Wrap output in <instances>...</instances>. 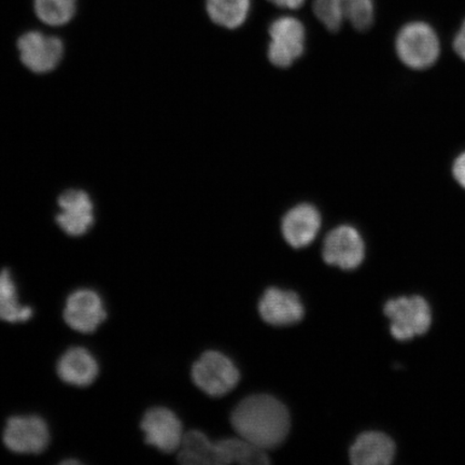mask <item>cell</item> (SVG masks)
<instances>
[{"label": "cell", "instance_id": "1", "mask_svg": "<svg viewBox=\"0 0 465 465\" xmlns=\"http://www.w3.org/2000/svg\"><path fill=\"white\" fill-rule=\"evenodd\" d=\"M231 423L238 436L267 450L283 443L291 421L286 405L272 395L258 394L242 400L236 406Z\"/></svg>", "mask_w": 465, "mask_h": 465}, {"label": "cell", "instance_id": "2", "mask_svg": "<svg viewBox=\"0 0 465 465\" xmlns=\"http://www.w3.org/2000/svg\"><path fill=\"white\" fill-rule=\"evenodd\" d=\"M395 46L400 60L417 71L434 65L440 52L438 35L423 22H412L401 29Z\"/></svg>", "mask_w": 465, "mask_h": 465}, {"label": "cell", "instance_id": "20", "mask_svg": "<svg viewBox=\"0 0 465 465\" xmlns=\"http://www.w3.org/2000/svg\"><path fill=\"white\" fill-rule=\"evenodd\" d=\"M78 0H34L35 14L50 26L68 25L77 13Z\"/></svg>", "mask_w": 465, "mask_h": 465}, {"label": "cell", "instance_id": "19", "mask_svg": "<svg viewBox=\"0 0 465 465\" xmlns=\"http://www.w3.org/2000/svg\"><path fill=\"white\" fill-rule=\"evenodd\" d=\"M225 465L238 463L243 465L269 464L266 450L260 449L245 439H225L218 441Z\"/></svg>", "mask_w": 465, "mask_h": 465}, {"label": "cell", "instance_id": "9", "mask_svg": "<svg viewBox=\"0 0 465 465\" xmlns=\"http://www.w3.org/2000/svg\"><path fill=\"white\" fill-rule=\"evenodd\" d=\"M145 443L162 452L178 451L183 440V423L176 414L166 407H153L145 411L141 422Z\"/></svg>", "mask_w": 465, "mask_h": 465}, {"label": "cell", "instance_id": "23", "mask_svg": "<svg viewBox=\"0 0 465 465\" xmlns=\"http://www.w3.org/2000/svg\"><path fill=\"white\" fill-rule=\"evenodd\" d=\"M453 177L465 189V153L458 156L452 166Z\"/></svg>", "mask_w": 465, "mask_h": 465}, {"label": "cell", "instance_id": "24", "mask_svg": "<svg viewBox=\"0 0 465 465\" xmlns=\"http://www.w3.org/2000/svg\"><path fill=\"white\" fill-rule=\"evenodd\" d=\"M453 49H455L456 54L465 62V21L460 29H459L455 40H453Z\"/></svg>", "mask_w": 465, "mask_h": 465}, {"label": "cell", "instance_id": "26", "mask_svg": "<svg viewBox=\"0 0 465 465\" xmlns=\"http://www.w3.org/2000/svg\"><path fill=\"white\" fill-rule=\"evenodd\" d=\"M62 463L63 464H79L80 461L79 460H66V461H64Z\"/></svg>", "mask_w": 465, "mask_h": 465}, {"label": "cell", "instance_id": "8", "mask_svg": "<svg viewBox=\"0 0 465 465\" xmlns=\"http://www.w3.org/2000/svg\"><path fill=\"white\" fill-rule=\"evenodd\" d=\"M63 316L75 332L91 334L106 320L107 312L102 296L94 290L79 289L68 296Z\"/></svg>", "mask_w": 465, "mask_h": 465}, {"label": "cell", "instance_id": "10", "mask_svg": "<svg viewBox=\"0 0 465 465\" xmlns=\"http://www.w3.org/2000/svg\"><path fill=\"white\" fill-rule=\"evenodd\" d=\"M365 247L360 232L351 225H341L325 237L322 257L325 263L351 271L361 265Z\"/></svg>", "mask_w": 465, "mask_h": 465}, {"label": "cell", "instance_id": "16", "mask_svg": "<svg viewBox=\"0 0 465 465\" xmlns=\"http://www.w3.org/2000/svg\"><path fill=\"white\" fill-rule=\"evenodd\" d=\"M178 461L184 465H225L218 441H212L197 430L184 433Z\"/></svg>", "mask_w": 465, "mask_h": 465}, {"label": "cell", "instance_id": "17", "mask_svg": "<svg viewBox=\"0 0 465 465\" xmlns=\"http://www.w3.org/2000/svg\"><path fill=\"white\" fill-rule=\"evenodd\" d=\"M33 315L31 307L20 303L10 271L0 272V320L8 323H22L28 322Z\"/></svg>", "mask_w": 465, "mask_h": 465}, {"label": "cell", "instance_id": "13", "mask_svg": "<svg viewBox=\"0 0 465 465\" xmlns=\"http://www.w3.org/2000/svg\"><path fill=\"white\" fill-rule=\"evenodd\" d=\"M322 228V216L311 203H300L284 214L282 232L284 240L295 249L305 248L316 240Z\"/></svg>", "mask_w": 465, "mask_h": 465}, {"label": "cell", "instance_id": "14", "mask_svg": "<svg viewBox=\"0 0 465 465\" xmlns=\"http://www.w3.org/2000/svg\"><path fill=\"white\" fill-rule=\"evenodd\" d=\"M58 377L68 385L87 387L96 381L100 366L84 347H73L63 354L56 365Z\"/></svg>", "mask_w": 465, "mask_h": 465}, {"label": "cell", "instance_id": "12", "mask_svg": "<svg viewBox=\"0 0 465 465\" xmlns=\"http://www.w3.org/2000/svg\"><path fill=\"white\" fill-rule=\"evenodd\" d=\"M259 312L266 323L286 327L303 319L304 306L299 295L292 291L270 288L260 300Z\"/></svg>", "mask_w": 465, "mask_h": 465}, {"label": "cell", "instance_id": "15", "mask_svg": "<svg viewBox=\"0 0 465 465\" xmlns=\"http://www.w3.org/2000/svg\"><path fill=\"white\" fill-rule=\"evenodd\" d=\"M394 456L393 440L385 433L375 431L360 434L349 451L354 465H388Z\"/></svg>", "mask_w": 465, "mask_h": 465}, {"label": "cell", "instance_id": "21", "mask_svg": "<svg viewBox=\"0 0 465 465\" xmlns=\"http://www.w3.org/2000/svg\"><path fill=\"white\" fill-rule=\"evenodd\" d=\"M345 19L360 32L369 29L374 21L373 0H342Z\"/></svg>", "mask_w": 465, "mask_h": 465}, {"label": "cell", "instance_id": "3", "mask_svg": "<svg viewBox=\"0 0 465 465\" xmlns=\"http://www.w3.org/2000/svg\"><path fill=\"white\" fill-rule=\"evenodd\" d=\"M192 381L209 397L219 398L228 394L240 381V371L223 353L209 351L192 366Z\"/></svg>", "mask_w": 465, "mask_h": 465}, {"label": "cell", "instance_id": "7", "mask_svg": "<svg viewBox=\"0 0 465 465\" xmlns=\"http://www.w3.org/2000/svg\"><path fill=\"white\" fill-rule=\"evenodd\" d=\"M17 49L22 63L35 74L54 71L64 55V45L60 38L37 31L23 34L17 42Z\"/></svg>", "mask_w": 465, "mask_h": 465}, {"label": "cell", "instance_id": "5", "mask_svg": "<svg viewBox=\"0 0 465 465\" xmlns=\"http://www.w3.org/2000/svg\"><path fill=\"white\" fill-rule=\"evenodd\" d=\"M50 440L48 423L36 415L11 417L4 429L5 446L20 455H39L48 449Z\"/></svg>", "mask_w": 465, "mask_h": 465}, {"label": "cell", "instance_id": "11", "mask_svg": "<svg viewBox=\"0 0 465 465\" xmlns=\"http://www.w3.org/2000/svg\"><path fill=\"white\" fill-rule=\"evenodd\" d=\"M60 213L56 223L64 232L72 237L86 234L94 224V203L84 190L72 189L64 192L57 200Z\"/></svg>", "mask_w": 465, "mask_h": 465}, {"label": "cell", "instance_id": "25", "mask_svg": "<svg viewBox=\"0 0 465 465\" xmlns=\"http://www.w3.org/2000/svg\"><path fill=\"white\" fill-rule=\"evenodd\" d=\"M270 2L281 8L299 9L303 5L305 0H270Z\"/></svg>", "mask_w": 465, "mask_h": 465}, {"label": "cell", "instance_id": "22", "mask_svg": "<svg viewBox=\"0 0 465 465\" xmlns=\"http://www.w3.org/2000/svg\"><path fill=\"white\" fill-rule=\"evenodd\" d=\"M313 13L331 32H337L345 19L342 0H315Z\"/></svg>", "mask_w": 465, "mask_h": 465}, {"label": "cell", "instance_id": "18", "mask_svg": "<svg viewBox=\"0 0 465 465\" xmlns=\"http://www.w3.org/2000/svg\"><path fill=\"white\" fill-rule=\"evenodd\" d=\"M206 5L212 21L229 29L241 27L250 11V0H207Z\"/></svg>", "mask_w": 465, "mask_h": 465}, {"label": "cell", "instance_id": "6", "mask_svg": "<svg viewBox=\"0 0 465 465\" xmlns=\"http://www.w3.org/2000/svg\"><path fill=\"white\" fill-rule=\"evenodd\" d=\"M305 28L295 17L282 16L272 23L269 60L278 68H288L303 55Z\"/></svg>", "mask_w": 465, "mask_h": 465}, {"label": "cell", "instance_id": "4", "mask_svg": "<svg viewBox=\"0 0 465 465\" xmlns=\"http://www.w3.org/2000/svg\"><path fill=\"white\" fill-rule=\"evenodd\" d=\"M385 315L391 319V334L395 340L409 341L422 335L431 327V310L421 296L388 301Z\"/></svg>", "mask_w": 465, "mask_h": 465}]
</instances>
